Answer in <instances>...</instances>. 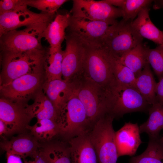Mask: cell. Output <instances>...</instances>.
<instances>
[{
	"instance_id": "6da1fadb",
	"label": "cell",
	"mask_w": 163,
	"mask_h": 163,
	"mask_svg": "<svg viewBox=\"0 0 163 163\" xmlns=\"http://www.w3.org/2000/svg\"><path fill=\"white\" fill-rule=\"evenodd\" d=\"M49 47L27 51H1V86L6 85L26 74L45 70Z\"/></svg>"
},
{
	"instance_id": "7a4b0ae2",
	"label": "cell",
	"mask_w": 163,
	"mask_h": 163,
	"mask_svg": "<svg viewBox=\"0 0 163 163\" xmlns=\"http://www.w3.org/2000/svg\"><path fill=\"white\" fill-rule=\"evenodd\" d=\"M83 41L85 51L82 75L108 91L117 82L113 72V56L101 46Z\"/></svg>"
},
{
	"instance_id": "3957f363",
	"label": "cell",
	"mask_w": 163,
	"mask_h": 163,
	"mask_svg": "<svg viewBox=\"0 0 163 163\" xmlns=\"http://www.w3.org/2000/svg\"><path fill=\"white\" fill-rule=\"evenodd\" d=\"M114 118L110 113L105 114L93 124L88 133L98 163H117L119 156L113 125Z\"/></svg>"
},
{
	"instance_id": "277c9868",
	"label": "cell",
	"mask_w": 163,
	"mask_h": 163,
	"mask_svg": "<svg viewBox=\"0 0 163 163\" xmlns=\"http://www.w3.org/2000/svg\"><path fill=\"white\" fill-rule=\"evenodd\" d=\"M27 6L24 4L14 10L0 14V37L22 27L42 35L54 19L56 14L35 13L30 10Z\"/></svg>"
},
{
	"instance_id": "5b68a950",
	"label": "cell",
	"mask_w": 163,
	"mask_h": 163,
	"mask_svg": "<svg viewBox=\"0 0 163 163\" xmlns=\"http://www.w3.org/2000/svg\"><path fill=\"white\" fill-rule=\"evenodd\" d=\"M73 82L74 92L83 104L92 126L100 117L109 113L107 92L82 74Z\"/></svg>"
},
{
	"instance_id": "8992f818",
	"label": "cell",
	"mask_w": 163,
	"mask_h": 163,
	"mask_svg": "<svg viewBox=\"0 0 163 163\" xmlns=\"http://www.w3.org/2000/svg\"><path fill=\"white\" fill-rule=\"evenodd\" d=\"M107 100L110 113L115 118L136 112H147L151 106L134 87L117 82L108 92Z\"/></svg>"
},
{
	"instance_id": "52a82bcc",
	"label": "cell",
	"mask_w": 163,
	"mask_h": 163,
	"mask_svg": "<svg viewBox=\"0 0 163 163\" xmlns=\"http://www.w3.org/2000/svg\"><path fill=\"white\" fill-rule=\"evenodd\" d=\"M56 122L59 134L69 140L88 133L92 127L85 107L75 92L59 114Z\"/></svg>"
},
{
	"instance_id": "ba28073f",
	"label": "cell",
	"mask_w": 163,
	"mask_h": 163,
	"mask_svg": "<svg viewBox=\"0 0 163 163\" xmlns=\"http://www.w3.org/2000/svg\"><path fill=\"white\" fill-rule=\"evenodd\" d=\"M143 39L132 26L131 22L122 20L111 26L101 46L113 57L119 58L142 43Z\"/></svg>"
},
{
	"instance_id": "9c48e42d",
	"label": "cell",
	"mask_w": 163,
	"mask_h": 163,
	"mask_svg": "<svg viewBox=\"0 0 163 163\" xmlns=\"http://www.w3.org/2000/svg\"><path fill=\"white\" fill-rule=\"evenodd\" d=\"M71 15L88 20L106 22L114 24L117 19L122 17V10L110 5L103 0H73Z\"/></svg>"
},
{
	"instance_id": "30bf717a",
	"label": "cell",
	"mask_w": 163,
	"mask_h": 163,
	"mask_svg": "<svg viewBox=\"0 0 163 163\" xmlns=\"http://www.w3.org/2000/svg\"><path fill=\"white\" fill-rule=\"evenodd\" d=\"M45 70L22 75L4 85L0 86V93L4 97L13 101L25 103L42 88Z\"/></svg>"
},
{
	"instance_id": "8fae6325",
	"label": "cell",
	"mask_w": 163,
	"mask_h": 163,
	"mask_svg": "<svg viewBox=\"0 0 163 163\" xmlns=\"http://www.w3.org/2000/svg\"><path fill=\"white\" fill-rule=\"evenodd\" d=\"M67 33L63 54L62 76L63 79L72 82L82 74L85 48L84 42L78 35Z\"/></svg>"
},
{
	"instance_id": "7c38bea8",
	"label": "cell",
	"mask_w": 163,
	"mask_h": 163,
	"mask_svg": "<svg viewBox=\"0 0 163 163\" xmlns=\"http://www.w3.org/2000/svg\"><path fill=\"white\" fill-rule=\"evenodd\" d=\"M113 24L104 21L76 18L70 14L67 31L75 34L85 42L101 46L103 39Z\"/></svg>"
},
{
	"instance_id": "4fadbf2b",
	"label": "cell",
	"mask_w": 163,
	"mask_h": 163,
	"mask_svg": "<svg viewBox=\"0 0 163 163\" xmlns=\"http://www.w3.org/2000/svg\"><path fill=\"white\" fill-rule=\"evenodd\" d=\"M25 103L14 102L2 97L0 99V120L11 130L13 134L21 133L33 118Z\"/></svg>"
},
{
	"instance_id": "5bb4252c",
	"label": "cell",
	"mask_w": 163,
	"mask_h": 163,
	"mask_svg": "<svg viewBox=\"0 0 163 163\" xmlns=\"http://www.w3.org/2000/svg\"><path fill=\"white\" fill-rule=\"evenodd\" d=\"M42 36L26 28L9 31L0 37L1 51H27L43 47Z\"/></svg>"
},
{
	"instance_id": "9a60e30c",
	"label": "cell",
	"mask_w": 163,
	"mask_h": 163,
	"mask_svg": "<svg viewBox=\"0 0 163 163\" xmlns=\"http://www.w3.org/2000/svg\"><path fill=\"white\" fill-rule=\"evenodd\" d=\"M42 88L55 107L58 116L74 93L75 85L73 81L63 79L46 80Z\"/></svg>"
},
{
	"instance_id": "2e32d148",
	"label": "cell",
	"mask_w": 163,
	"mask_h": 163,
	"mask_svg": "<svg viewBox=\"0 0 163 163\" xmlns=\"http://www.w3.org/2000/svg\"><path fill=\"white\" fill-rule=\"evenodd\" d=\"M137 123L126 122L115 132V139L119 156L133 155L142 142Z\"/></svg>"
},
{
	"instance_id": "e0dca14e",
	"label": "cell",
	"mask_w": 163,
	"mask_h": 163,
	"mask_svg": "<svg viewBox=\"0 0 163 163\" xmlns=\"http://www.w3.org/2000/svg\"><path fill=\"white\" fill-rule=\"evenodd\" d=\"M68 142L71 163H98L88 133L73 137Z\"/></svg>"
},
{
	"instance_id": "ac0fdd59",
	"label": "cell",
	"mask_w": 163,
	"mask_h": 163,
	"mask_svg": "<svg viewBox=\"0 0 163 163\" xmlns=\"http://www.w3.org/2000/svg\"><path fill=\"white\" fill-rule=\"evenodd\" d=\"M38 141L32 135H21L1 142L0 147L6 152L18 155L24 159L27 157L33 158L38 150Z\"/></svg>"
},
{
	"instance_id": "d6986e66",
	"label": "cell",
	"mask_w": 163,
	"mask_h": 163,
	"mask_svg": "<svg viewBox=\"0 0 163 163\" xmlns=\"http://www.w3.org/2000/svg\"><path fill=\"white\" fill-rule=\"evenodd\" d=\"M70 13L57 14L42 34L50 44V49L55 50L61 47L66 37V30L69 22Z\"/></svg>"
},
{
	"instance_id": "ffe728a7",
	"label": "cell",
	"mask_w": 163,
	"mask_h": 163,
	"mask_svg": "<svg viewBox=\"0 0 163 163\" xmlns=\"http://www.w3.org/2000/svg\"><path fill=\"white\" fill-rule=\"evenodd\" d=\"M150 8L143 9L137 18L131 22L133 27L143 38H145L159 45L163 44V33L152 21L149 15Z\"/></svg>"
},
{
	"instance_id": "44dd1931",
	"label": "cell",
	"mask_w": 163,
	"mask_h": 163,
	"mask_svg": "<svg viewBox=\"0 0 163 163\" xmlns=\"http://www.w3.org/2000/svg\"><path fill=\"white\" fill-rule=\"evenodd\" d=\"M42 89L35 96L34 103L28 105L29 112L33 118L36 117L37 120L50 119L56 122L58 117L57 112Z\"/></svg>"
},
{
	"instance_id": "7402d4cb",
	"label": "cell",
	"mask_w": 163,
	"mask_h": 163,
	"mask_svg": "<svg viewBox=\"0 0 163 163\" xmlns=\"http://www.w3.org/2000/svg\"><path fill=\"white\" fill-rule=\"evenodd\" d=\"M156 85L150 65L147 63L136 77L135 86L144 99L151 105L156 103Z\"/></svg>"
},
{
	"instance_id": "603a6c76",
	"label": "cell",
	"mask_w": 163,
	"mask_h": 163,
	"mask_svg": "<svg viewBox=\"0 0 163 163\" xmlns=\"http://www.w3.org/2000/svg\"><path fill=\"white\" fill-rule=\"evenodd\" d=\"M148 112V119L139 126L140 133H146L149 137H158L163 129V103L156 102L151 105Z\"/></svg>"
},
{
	"instance_id": "cb8c5ba5",
	"label": "cell",
	"mask_w": 163,
	"mask_h": 163,
	"mask_svg": "<svg viewBox=\"0 0 163 163\" xmlns=\"http://www.w3.org/2000/svg\"><path fill=\"white\" fill-rule=\"evenodd\" d=\"M147 47L140 43L118 58L123 65L129 68L136 77L148 63L147 59Z\"/></svg>"
},
{
	"instance_id": "d4e9b609",
	"label": "cell",
	"mask_w": 163,
	"mask_h": 163,
	"mask_svg": "<svg viewBox=\"0 0 163 163\" xmlns=\"http://www.w3.org/2000/svg\"><path fill=\"white\" fill-rule=\"evenodd\" d=\"M40 151L46 163H71L69 145L51 143L44 146Z\"/></svg>"
},
{
	"instance_id": "484cf974",
	"label": "cell",
	"mask_w": 163,
	"mask_h": 163,
	"mask_svg": "<svg viewBox=\"0 0 163 163\" xmlns=\"http://www.w3.org/2000/svg\"><path fill=\"white\" fill-rule=\"evenodd\" d=\"M149 138L148 145L145 151L132 157L129 163H163V145L160 137Z\"/></svg>"
},
{
	"instance_id": "4316f807",
	"label": "cell",
	"mask_w": 163,
	"mask_h": 163,
	"mask_svg": "<svg viewBox=\"0 0 163 163\" xmlns=\"http://www.w3.org/2000/svg\"><path fill=\"white\" fill-rule=\"evenodd\" d=\"M27 129L38 140L42 141H50L59 133L56 122L50 119L37 120L34 125L27 126Z\"/></svg>"
},
{
	"instance_id": "83f0119b",
	"label": "cell",
	"mask_w": 163,
	"mask_h": 163,
	"mask_svg": "<svg viewBox=\"0 0 163 163\" xmlns=\"http://www.w3.org/2000/svg\"><path fill=\"white\" fill-rule=\"evenodd\" d=\"M63 53L62 47L55 50H51L49 47L44 65L47 80L62 79Z\"/></svg>"
},
{
	"instance_id": "f1b7e54d",
	"label": "cell",
	"mask_w": 163,
	"mask_h": 163,
	"mask_svg": "<svg viewBox=\"0 0 163 163\" xmlns=\"http://www.w3.org/2000/svg\"><path fill=\"white\" fill-rule=\"evenodd\" d=\"M113 69L117 82L122 85L135 87L136 77L134 73L123 64L118 58L113 57Z\"/></svg>"
},
{
	"instance_id": "f546056e",
	"label": "cell",
	"mask_w": 163,
	"mask_h": 163,
	"mask_svg": "<svg viewBox=\"0 0 163 163\" xmlns=\"http://www.w3.org/2000/svg\"><path fill=\"white\" fill-rule=\"evenodd\" d=\"M153 0H126L121 9L123 20L131 22L143 9L149 7Z\"/></svg>"
},
{
	"instance_id": "4dcf8cb0",
	"label": "cell",
	"mask_w": 163,
	"mask_h": 163,
	"mask_svg": "<svg viewBox=\"0 0 163 163\" xmlns=\"http://www.w3.org/2000/svg\"><path fill=\"white\" fill-rule=\"evenodd\" d=\"M147 59L159 79L163 76V44L154 49L147 47Z\"/></svg>"
},
{
	"instance_id": "1f68e13d",
	"label": "cell",
	"mask_w": 163,
	"mask_h": 163,
	"mask_svg": "<svg viewBox=\"0 0 163 163\" xmlns=\"http://www.w3.org/2000/svg\"><path fill=\"white\" fill-rule=\"evenodd\" d=\"M66 0H24L27 6L36 8L41 12L55 14L58 9Z\"/></svg>"
},
{
	"instance_id": "d6a6232c",
	"label": "cell",
	"mask_w": 163,
	"mask_h": 163,
	"mask_svg": "<svg viewBox=\"0 0 163 163\" xmlns=\"http://www.w3.org/2000/svg\"><path fill=\"white\" fill-rule=\"evenodd\" d=\"M24 3V0L0 1V14L15 10Z\"/></svg>"
},
{
	"instance_id": "836d02e7",
	"label": "cell",
	"mask_w": 163,
	"mask_h": 163,
	"mask_svg": "<svg viewBox=\"0 0 163 163\" xmlns=\"http://www.w3.org/2000/svg\"><path fill=\"white\" fill-rule=\"evenodd\" d=\"M158 80L156 88V102L163 103V76Z\"/></svg>"
},
{
	"instance_id": "e575fe53",
	"label": "cell",
	"mask_w": 163,
	"mask_h": 163,
	"mask_svg": "<svg viewBox=\"0 0 163 163\" xmlns=\"http://www.w3.org/2000/svg\"><path fill=\"white\" fill-rule=\"evenodd\" d=\"M6 163H23L21 158L18 155L6 152Z\"/></svg>"
},
{
	"instance_id": "d590c367",
	"label": "cell",
	"mask_w": 163,
	"mask_h": 163,
	"mask_svg": "<svg viewBox=\"0 0 163 163\" xmlns=\"http://www.w3.org/2000/svg\"><path fill=\"white\" fill-rule=\"evenodd\" d=\"M13 134L11 130L1 120H0V135L2 137Z\"/></svg>"
},
{
	"instance_id": "8d00e7d4",
	"label": "cell",
	"mask_w": 163,
	"mask_h": 163,
	"mask_svg": "<svg viewBox=\"0 0 163 163\" xmlns=\"http://www.w3.org/2000/svg\"><path fill=\"white\" fill-rule=\"evenodd\" d=\"M106 3L115 7L122 9L125 4L126 0H103Z\"/></svg>"
},
{
	"instance_id": "74e56055",
	"label": "cell",
	"mask_w": 163,
	"mask_h": 163,
	"mask_svg": "<svg viewBox=\"0 0 163 163\" xmlns=\"http://www.w3.org/2000/svg\"><path fill=\"white\" fill-rule=\"evenodd\" d=\"M33 158L35 163H46L40 150H38L34 154Z\"/></svg>"
},
{
	"instance_id": "f35d334b",
	"label": "cell",
	"mask_w": 163,
	"mask_h": 163,
	"mask_svg": "<svg viewBox=\"0 0 163 163\" xmlns=\"http://www.w3.org/2000/svg\"><path fill=\"white\" fill-rule=\"evenodd\" d=\"M153 7L155 9L163 8V0H155Z\"/></svg>"
},
{
	"instance_id": "ab89813d",
	"label": "cell",
	"mask_w": 163,
	"mask_h": 163,
	"mask_svg": "<svg viewBox=\"0 0 163 163\" xmlns=\"http://www.w3.org/2000/svg\"><path fill=\"white\" fill-rule=\"evenodd\" d=\"M24 163H35L34 160V161H27L25 159H24Z\"/></svg>"
},
{
	"instance_id": "60d3db41",
	"label": "cell",
	"mask_w": 163,
	"mask_h": 163,
	"mask_svg": "<svg viewBox=\"0 0 163 163\" xmlns=\"http://www.w3.org/2000/svg\"><path fill=\"white\" fill-rule=\"evenodd\" d=\"M160 139L161 142L163 145V136L161 137H160Z\"/></svg>"
},
{
	"instance_id": "b9f144b4",
	"label": "cell",
	"mask_w": 163,
	"mask_h": 163,
	"mask_svg": "<svg viewBox=\"0 0 163 163\" xmlns=\"http://www.w3.org/2000/svg\"><path fill=\"white\" fill-rule=\"evenodd\" d=\"M162 32H163V31H162Z\"/></svg>"
}]
</instances>
